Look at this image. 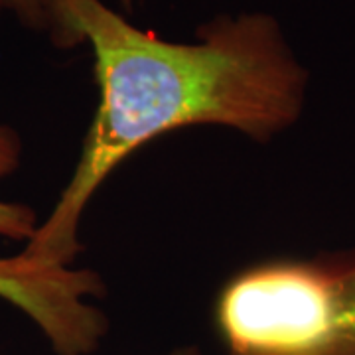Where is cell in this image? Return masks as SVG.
Instances as JSON below:
<instances>
[{
	"label": "cell",
	"mask_w": 355,
	"mask_h": 355,
	"mask_svg": "<svg viewBox=\"0 0 355 355\" xmlns=\"http://www.w3.org/2000/svg\"><path fill=\"white\" fill-rule=\"evenodd\" d=\"M338 318V259L272 261L229 280L216 322L231 355H324Z\"/></svg>",
	"instance_id": "7a4b0ae2"
},
{
	"label": "cell",
	"mask_w": 355,
	"mask_h": 355,
	"mask_svg": "<svg viewBox=\"0 0 355 355\" xmlns=\"http://www.w3.org/2000/svg\"><path fill=\"white\" fill-rule=\"evenodd\" d=\"M166 355H203L198 347H178L174 352H170V354Z\"/></svg>",
	"instance_id": "52a82bcc"
},
{
	"label": "cell",
	"mask_w": 355,
	"mask_h": 355,
	"mask_svg": "<svg viewBox=\"0 0 355 355\" xmlns=\"http://www.w3.org/2000/svg\"><path fill=\"white\" fill-rule=\"evenodd\" d=\"M229 355H231V354H229Z\"/></svg>",
	"instance_id": "9c48e42d"
},
{
	"label": "cell",
	"mask_w": 355,
	"mask_h": 355,
	"mask_svg": "<svg viewBox=\"0 0 355 355\" xmlns=\"http://www.w3.org/2000/svg\"><path fill=\"white\" fill-rule=\"evenodd\" d=\"M22 162V140L8 125H0V178L10 176ZM36 211L18 202L0 200V237L10 241H30L38 229Z\"/></svg>",
	"instance_id": "277c9868"
},
{
	"label": "cell",
	"mask_w": 355,
	"mask_h": 355,
	"mask_svg": "<svg viewBox=\"0 0 355 355\" xmlns=\"http://www.w3.org/2000/svg\"><path fill=\"white\" fill-rule=\"evenodd\" d=\"M0 8L12 14L22 24L32 32L46 34L48 38L53 30V10L51 0H0Z\"/></svg>",
	"instance_id": "8992f818"
},
{
	"label": "cell",
	"mask_w": 355,
	"mask_h": 355,
	"mask_svg": "<svg viewBox=\"0 0 355 355\" xmlns=\"http://www.w3.org/2000/svg\"><path fill=\"white\" fill-rule=\"evenodd\" d=\"M91 270L50 266L24 253L0 257V298L30 318L55 355H91L107 336V316L89 298L103 294Z\"/></svg>",
	"instance_id": "3957f363"
},
{
	"label": "cell",
	"mask_w": 355,
	"mask_h": 355,
	"mask_svg": "<svg viewBox=\"0 0 355 355\" xmlns=\"http://www.w3.org/2000/svg\"><path fill=\"white\" fill-rule=\"evenodd\" d=\"M119 2H121V6H123L127 12H132V10H135V6L139 4L140 0H119Z\"/></svg>",
	"instance_id": "ba28073f"
},
{
	"label": "cell",
	"mask_w": 355,
	"mask_h": 355,
	"mask_svg": "<svg viewBox=\"0 0 355 355\" xmlns=\"http://www.w3.org/2000/svg\"><path fill=\"white\" fill-rule=\"evenodd\" d=\"M51 10L55 48L93 51L99 105L73 174L22 251L44 265L76 261L85 207L146 142L198 125L268 142L304 111L310 76L272 14H221L200 26L196 42H168L105 0H51Z\"/></svg>",
	"instance_id": "6da1fadb"
},
{
	"label": "cell",
	"mask_w": 355,
	"mask_h": 355,
	"mask_svg": "<svg viewBox=\"0 0 355 355\" xmlns=\"http://www.w3.org/2000/svg\"><path fill=\"white\" fill-rule=\"evenodd\" d=\"M324 355H355V254L338 259V318Z\"/></svg>",
	"instance_id": "5b68a950"
}]
</instances>
